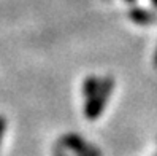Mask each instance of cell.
<instances>
[{
    "label": "cell",
    "instance_id": "cell-1",
    "mask_svg": "<svg viewBox=\"0 0 157 156\" xmlns=\"http://www.w3.org/2000/svg\"><path fill=\"white\" fill-rule=\"evenodd\" d=\"M113 88H114V80L111 77H105L103 80H101L100 88H98L97 93L94 96L87 97V102L84 105V115H86L87 120L94 121V120H97V118H100L109 96H111V93H113Z\"/></svg>",
    "mask_w": 157,
    "mask_h": 156
},
{
    "label": "cell",
    "instance_id": "cell-2",
    "mask_svg": "<svg viewBox=\"0 0 157 156\" xmlns=\"http://www.w3.org/2000/svg\"><path fill=\"white\" fill-rule=\"evenodd\" d=\"M59 145L65 150H70L71 153H75L76 156H103V153L100 151V148L87 143L79 134L68 132L63 134L59 139Z\"/></svg>",
    "mask_w": 157,
    "mask_h": 156
},
{
    "label": "cell",
    "instance_id": "cell-3",
    "mask_svg": "<svg viewBox=\"0 0 157 156\" xmlns=\"http://www.w3.org/2000/svg\"><path fill=\"white\" fill-rule=\"evenodd\" d=\"M128 19L133 21L138 26H152L157 21V14L154 11H149L143 6H130L127 11Z\"/></svg>",
    "mask_w": 157,
    "mask_h": 156
},
{
    "label": "cell",
    "instance_id": "cell-4",
    "mask_svg": "<svg viewBox=\"0 0 157 156\" xmlns=\"http://www.w3.org/2000/svg\"><path fill=\"white\" fill-rule=\"evenodd\" d=\"M100 83H101V80L97 78L95 75H92V77H87L84 80V83H82V94H84L86 97H90V96H94L98 88H100Z\"/></svg>",
    "mask_w": 157,
    "mask_h": 156
},
{
    "label": "cell",
    "instance_id": "cell-5",
    "mask_svg": "<svg viewBox=\"0 0 157 156\" xmlns=\"http://www.w3.org/2000/svg\"><path fill=\"white\" fill-rule=\"evenodd\" d=\"M6 131V120L3 116H0V143H2V137Z\"/></svg>",
    "mask_w": 157,
    "mask_h": 156
},
{
    "label": "cell",
    "instance_id": "cell-6",
    "mask_svg": "<svg viewBox=\"0 0 157 156\" xmlns=\"http://www.w3.org/2000/svg\"><path fill=\"white\" fill-rule=\"evenodd\" d=\"M52 156H68V154H65V151H63L62 146H54V150H52Z\"/></svg>",
    "mask_w": 157,
    "mask_h": 156
},
{
    "label": "cell",
    "instance_id": "cell-7",
    "mask_svg": "<svg viewBox=\"0 0 157 156\" xmlns=\"http://www.w3.org/2000/svg\"><path fill=\"white\" fill-rule=\"evenodd\" d=\"M154 67L157 69V50H155V53H154Z\"/></svg>",
    "mask_w": 157,
    "mask_h": 156
},
{
    "label": "cell",
    "instance_id": "cell-8",
    "mask_svg": "<svg viewBox=\"0 0 157 156\" xmlns=\"http://www.w3.org/2000/svg\"><path fill=\"white\" fill-rule=\"evenodd\" d=\"M124 2H125V3H130V5H133V3L136 2V0H124Z\"/></svg>",
    "mask_w": 157,
    "mask_h": 156
},
{
    "label": "cell",
    "instance_id": "cell-9",
    "mask_svg": "<svg viewBox=\"0 0 157 156\" xmlns=\"http://www.w3.org/2000/svg\"><path fill=\"white\" fill-rule=\"evenodd\" d=\"M151 3H152V5H154V6L157 8V0H151Z\"/></svg>",
    "mask_w": 157,
    "mask_h": 156
}]
</instances>
